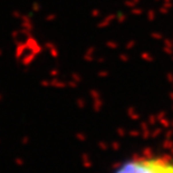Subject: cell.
Returning a JSON list of instances; mask_svg holds the SVG:
<instances>
[{
    "label": "cell",
    "mask_w": 173,
    "mask_h": 173,
    "mask_svg": "<svg viewBox=\"0 0 173 173\" xmlns=\"http://www.w3.org/2000/svg\"><path fill=\"white\" fill-rule=\"evenodd\" d=\"M114 173H173V159L159 154H141L125 161Z\"/></svg>",
    "instance_id": "1"
}]
</instances>
